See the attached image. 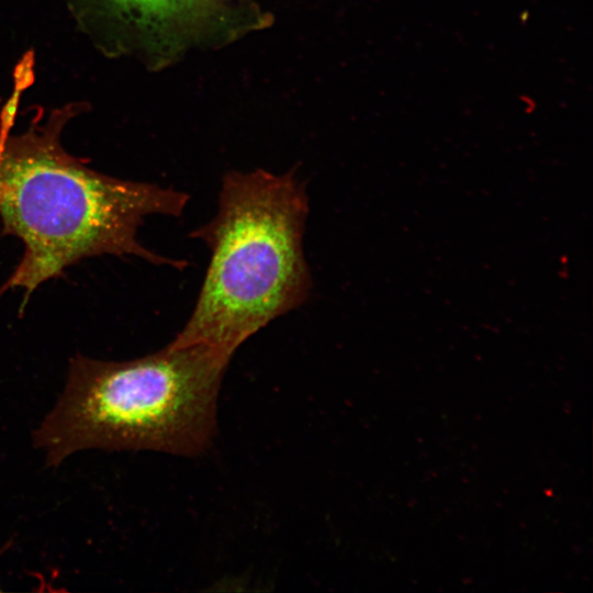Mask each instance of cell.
<instances>
[{"mask_svg":"<svg viewBox=\"0 0 593 593\" xmlns=\"http://www.w3.org/2000/svg\"><path fill=\"white\" fill-rule=\"evenodd\" d=\"M232 357L204 344L171 343L127 361L78 354L33 444L53 467L90 448L197 455L214 434L217 393Z\"/></svg>","mask_w":593,"mask_h":593,"instance_id":"3957f363","label":"cell"},{"mask_svg":"<svg viewBox=\"0 0 593 593\" xmlns=\"http://www.w3.org/2000/svg\"><path fill=\"white\" fill-rule=\"evenodd\" d=\"M307 213L294 170L226 172L215 215L190 234L211 256L194 307L171 344H204L233 356L302 305L312 287L303 249Z\"/></svg>","mask_w":593,"mask_h":593,"instance_id":"7a4b0ae2","label":"cell"},{"mask_svg":"<svg viewBox=\"0 0 593 593\" xmlns=\"http://www.w3.org/2000/svg\"><path fill=\"white\" fill-rule=\"evenodd\" d=\"M67 119L58 111L45 124L13 133V121L0 115L2 234L24 245L0 295L22 289L20 312L42 283L63 277L68 267L89 257L136 256L177 269L187 265L144 247L137 231L148 215L181 216L189 195L89 168L60 143Z\"/></svg>","mask_w":593,"mask_h":593,"instance_id":"6da1fadb","label":"cell"},{"mask_svg":"<svg viewBox=\"0 0 593 593\" xmlns=\"http://www.w3.org/2000/svg\"><path fill=\"white\" fill-rule=\"evenodd\" d=\"M2 551H3V549L0 550V553H1ZM0 591H1V589H0Z\"/></svg>","mask_w":593,"mask_h":593,"instance_id":"5b68a950","label":"cell"},{"mask_svg":"<svg viewBox=\"0 0 593 593\" xmlns=\"http://www.w3.org/2000/svg\"><path fill=\"white\" fill-rule=\"evenodd\" d=\"M92 11L108 24L155 27L180 13L183 0H89Z\"/></svg>","mask_w":593,"mask_h":593,"instance_id":"277c9868","label":"cell"}]
</instances>
